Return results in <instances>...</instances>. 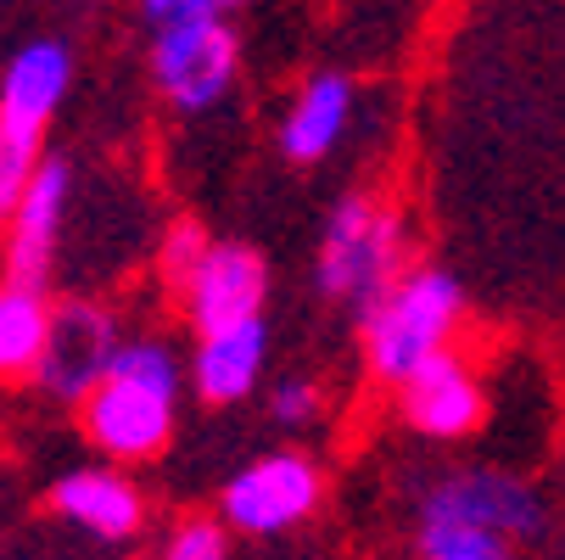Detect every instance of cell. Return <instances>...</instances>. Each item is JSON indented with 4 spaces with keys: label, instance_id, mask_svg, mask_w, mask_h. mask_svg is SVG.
<instances>
[{
    "label": "cell",
    "instance_id": "5b68a950",
    "mask_svg": "<svg viewBox=\"0 0 565 560\" xmlns=\"http://www.w3.org/2000/svg\"><path fill=\"white\" fill-rule=\"evenodd\" d=\"M326 505V471L297 448L247 459L218 494V521L241 538H280Z\"/></svg>",
    "mask_w": 565,
    "mask_h": 560
},
{
    "label": "cell",
    "instance_id": "8fae6325",
    "mask_svg": "<svg viewBox=\"0 0 565 560\" xmlns=\"http://www.w3.org/2000/svg\"><path fill=\"white\" fill-rule=\"evenodd\" d=\"M67 202H73V169L67 157H45L34 186L23 191L7 235V275L45 286L56 270V247H62V224H67Z\"/></svg>",
    "mask_w": 565,
    "mask_h": 560
},
{
    "label": "cell",
    "instance_id": "3957f363",
    "mask_svg": "<svg viewBox=\"0 0 565 560\" xmlns=\"http://www.w3.org/2000/svg\"><path fill=\"white\" fill-rule=\"evenodd\" d=\"M465 319V292L448 270H409L381 303L359 314V348L364 370L381 387L409 381L426 359L454 348V331Z\"/></svg>",
    "mask_w": 565,
    "mask_h": 560
},
{
    "label": "cell",
    "instance_id": "7a4b0ae2",
    "mask_svg": "<svg viewBox=\"0 0 565 560\" xmlns=\"http://www.w3.org/2000/svg\"><path fill=\"white\" fill-rule=\"evenodd\" d=\"M409 219L381 191H348L319 230L313 286L326 303L364 314L409 275Z\"/></svg>",
    "mask_w": 565,
    "mask_h": 560
},
{
    "label": "cell",
    "instance_id": "e0dca14e",
    "mask_svg": "<svg viewBox=\"0 0 565 560\" xmlns=\"http://www.w3.org/2000/svg\"><path fill=\"white\" fill-rule=\"evenodd\" d=\"M157 560H230V527L218 516H191L163 538Z\"/></svg>",
    "mask_w": 565,
    "mask_h": 560
},
{
    "label": "cell",
    "instance_id": "9c48e42d",
    "mask_svg": "<svg viewBox=\"0 0 565 560\" xmlns=\"http://www.w3.org/2000/svg\"><path fill=\"white\" fill-rule=\"evenodd\" d=\"M51 510H56V521H67L73 532H85L96 543H129L146 527V494L113 459L62 471L51 483Z\"/></svg>",
    "mask_w": 565,
    "mask_h": 560
},
{
    "label": "cell",
    "instance_id": "9a60e30c",
    "mask_svg": "<svg viewBox=\"0 0 565 560\" xmlns=\"http://www.w3.org/2000/svg\"><path fill=\"white\" fill-rule=\"evenodd\" d=\"M45 113H29L18 102H0V230L12 224L23 191L34 186L40 163H45Z\"/></svg>",
    "mask_w": 565,
    "mask_h": 560
},
{
    "label": "cell",
    "instance_id": "7c38bea8",
    "mask_svg": "<svg viewBox=\"0 0 565 560\" xmlns=\"http://www.w3.org/2000/svg\"><path fill=\"white\" fill-rule=\"evenodd\" d=\"M353 78L337 73V67H319L302 78V91L291 96L275 140H280V157L291 163H326V157L348 140V124H353Z\"/></svg>",
    "mask_w": 565,
    "mask_h": 560
},
{
    "label": "cell",
    "instance_id": "8992f818",
    "mask_svg": "<svg viewBox=\"0 0 565 560\" xmlns=\"http://www.w3.org/2000/svg\"><path fill=\"white\" fill-rule=\"evenodd\" d=\"M392 398H397V421L426 443H459L488 421V381L459 348L426 359L409 381L392 387Z\"/></svg>",
    "mask_w": 565,
    "mask_h": 560
},
{
    "label": "cell",
    "instance_id": "ac0fdd59",
    "mask_svg": "<svg viewBox=\"0 0 565 560\" xmlns=\"http://www.w3.org/2000/svg\"><path fill=\"white\" fill-rule=\"evenodd\" d=\"M207 247H213V235H207L196 219H174V224L163 230V253H157V264H163V275H169L174 286H185L191 270L207 258Z\"/></svg>",
    "mask_w": 565,
    "mask_h": 560
},
{
    "label": "cell",
    "instance_id": "277c9868",
    "mask_svg": "<svg viewBox=\"0 0 565 560\" xmlns=\"http://www.w3.org/2000/svg\"><path fill=\"white\" fill-rule=\"evenodd\" d=\"M235 73H241V40L224 18L185 7L169 23H157L151 78L174 113H185V118L213 113L235 91Z\"/></svg>",
    "mask_w": 565,
    "mask_h": 560
},
{
    "label": "cell",
    "instance_id": "d6986e66",
    "mask_svg": "<svg viewBox=\"0 0 565 560\" xmlns=\"http://www.w3.org/2000/svg\"><path fill=\"white\" fill-rule=\"evenodd\" d=\"M269 415H275V426H313L319 415H326V392H319V381H308V376H286V381H275L269 387Z\"/></svg>",
    "mask_w": 565,
    "mask_h": 560
},
{
    "label": "cell",
    "instance_id": "44dd1931",
    "mask_svg": "<svg viewBox=\"0 0 565 560\" xmlns=\"http://www.w3.org/2000/svg\"><path fill=\"white\" fill-rule=\"evenodd\" d=\"M180 7H185V0H140V12H146L151 23H169Z\"/></svg>",
    "mask_w": 565,
    "mask_h": 560
},
{
    "label": "cell",
    "instance_id": "ffe728a7",
    "mask_svg": "<svg viewBox=\"0 0 565 560\" xmlns=\"http://www.w3.org/2000/svg\"><path fill=\"white\" fill-rule=\"evenodd\" d=\"M185 7L191 12H213V18H230V12H241V7H247V0H185ZM180 7V12H185Z\"/></svg>",
    "mask_w": 565,
    "mask_h": 560
},
{
    "label": "cell",
    "instance_id": "5bb4252c",
    "mask_svg": "<svg viewBox=\"0 0 565 560\" xmlns=\"http://www.w3.org/2000/svg\"><path fill=\"white\" fill-rule=\"evenodd\" d=\"M51 326H56L51 292L18 275H0V387L40 376Z\"/></svg>",
    "mask_w": 565,
    "mask_h": 560
},
{
    "label": "cell",
    "instance_id": "6da1fadb",
    "mask_svg": "<svg viewBox=\"0 0 565 560\" xmlns=\"http://www.w3.org/2000/svg\"><path fill=\"white\" fill-rule=\"evenodd\" d=\"M185 392V364L163 337H124L107 376L78 404V426L113 465H146L169 448Z\"/></svg>",
    "mask_w": 565,
    "mask_h": 560
},
{
    "label": "cell",
    "instance_id": "2e32d148",
    "mask_svg": "<svg viewBox=\"0 0 565 560\" xmlns=\"http://www.w3.org/2000/svg\"><path fill=\"white\" fill-rule=\"evenodd\" d=\"M415 543H420V560H515V538L510 532H493L481 521H465V516H448V510H415Z\"/></svg>",
    "mask_w": 565,
    "mask_h": 560
},
{
    "label": "cell",
    "instance_id": "ba28073f",
    "mask_svg": "<svg viewBox=\"0 0 565 560\" xmlns=\"http://www.w3.org/2000/svg\"><path fill=\"white\" fill-rule=\"evenodd\" d=\"M185 319L202 331H224V326H247V319H264L269 303V264L258 247L247 242H213L207 258L191 270V281L180 286Z\"/></svg>",
    "mask_w": 565,
    "mask_h": 560
},
{
    "label": "cell",
    "instance_id": "4fadbf2b",
    "mask_svg": "<svg viewBox=\"0 0 565 560\" xmlns=\"http://www.w3.org/2000/svg\"><path fill=\"white\" fill-rule=\"evenodd\" d=\"M264 370H269V326L264 319L196 337L191 387H196V398H207V404H241V398H253Z\"/></svg>",
    "mask_w": 565,
    "mask_h": 560
},
{
    "label": "cell",
    "instance_id": "52a82bcc",
    "mask_svg": "<svg viewBox=\"0 0 565 560\" xmlns=\"http://www.w3.org/2000/svg\"><path fill=\"white\" fill-rule=\"evenodd\" d=\"M118 319L113 308H102L96 297H67L56 303V326H51V342H45V359H40V387L62 404H85L90 387L107 376L113 353H118Z\"/></svg>",
    "mask_w": 565,
    "mask_h": 560
},
{
    "label": "cell",
    "instance_id": "30bf717a",
    "mask_svg": "<svg viewBox=\"0 0 565 560\" xmlns=\"http://www.w3.org/2000/svg\"><path fill=\"white\" fill-rule=\"evenodd\" d=\"M420 510H448V516H465V521H481L493 532H510L515 543L537 538L543 527V499L510 471H493V465H465V471H448L420 494Z\"/></svg>",
    "mask_w": 565,
    "mask_h": 560
}]
</instances>
